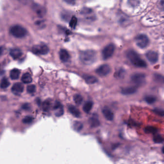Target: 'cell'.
<instances>
[{
  "instance_id": "42",
  "label": "cell",
  "mask_w": 164,
  "mask_h": 164,
  "mask_svg": "<svg viewBox=\"0 0 164 164\" xmlns=\"http://www.w3.org/2000/svg\"><path fill=\"white\" fill-rule=\"evenodd\" d=\"M162 152L164 154V147L162 148Z\"/></svg>"
},
{
  "instance_id": "14",
  "label": "cell",
  "mask_w": 164,
  "mask_h": 164,
  "mask_svg": "<svg viewBox=\"0 0 164 164\" xmlns=\"http://www.w3.org/2000/svg\"><path fill=\"white\" fill-rule=\"evenodd\" d=\"M24 86L23 84L21 83H16L13 84L12 90L13 92L14 93L19 94L21 93L24 91Z\"/></svg>"
},
{
  "instance_id": "32",
  "label": "cell",
  "mask_w": 164,
  "mask_h": 164,
  "mask_svg": "<svg viewBox=\"0 0 164 164\" xmlns=\"http://www.w3.org/2000/svg\"><path fill=\"white\" fill-rule=\"evenodd\" d=\"M153 112L159 116L164 117V110L161 108H156L153 110Z\"/></svg>"
},
{
  "instance_id": "5",
  "label": "cell",
  "mask_w": 164,
  "mask_h": 164,
  "mask_svg": "<svg viewBox=\"0 0 164 164\" xmlns=\"http://www.w3.org/2000/svg\"><path fill=\"white\" fill-rule=\"evenodd\" d=\"M136 45L139 48L145 49L147 47L149 43V39L147 36L144 34H140L135 38Z\"/></svg>"
},
{
  "instance_id": "11",
  "label": "cell",
  "mask_w": 164,
  "mask_h": 164,
  "mask_svg": "<svg viewBox=\"0 0 164 164\" xmlns=\"http://www.w3.org/2000/svg\"><path fill=\"white\" fill-rule=\"evenodd\" d=\"M103 114L104 117L109 121H112L113 120L114 115V113L110 109L108 108L105 107L102 110Z\"/></svg>"
},
{
  "instance_id": "33",
  "label": "cell",
  "mask_w": 164,
  "mask_h": 164,
  "mask_svg": "<svg viewBox=\"0 0 164 164\" xmlns=\"http://www.w3.org/2000/svg\"><path fill=\"white\" fill-rule=\"evenodd\" d=\"M36 11H37V13H38V14L40 16H43L45 14V13H46V10H45L44 8L40 7V6L37 7V8H36Z\"/></svg>"
},
{
  "instance_id": "20",
  "label": "cell",
  "mask_w": 164,
  "mask_h": 164,
  "mask_svg": "<svg viewBox=\"0 0 164 164\" xmlns=\"http://www.w3.org/2000/svg\"><path fill=\"white\" fill-rule=\"evenodd\" d=\"M89 123L92 127H97L100 125V121L97 118L92 117L89 119Z\"/></svg>"
},
{
  "instance_id": "39",
  "label": "cell",
  "mask_w": 164,
  "mask_h": 164,
  "mask_svg": "<svg viewBox=\"0 0 164 164\" xmlns=\"http://www.w3.org/2000/svg\"><path fill=\"white\" fill-rule=\"evenodd\" d=\"M64 1L66 3L70 4H73L75 3V0H64Z\"/></svg>"
},
{
  "instance_id": "16",
  "label": "cell",
  "mask_w": 164,
  "mask_h": 164,
  "mask_svg": "<svg viewBox=\"0 0 164 164\" xmlns=\"http://www.w3.org/2000/svg\"><path fill=\"white\" fill-rule=\"evenodd\" d=\"M68 109L71 113L76 118H80L81 117V112L75 107L73 105H70L68 107Z\"/></svg>"
},
{
  "instance_id": "28",
  "label": "cell",
  "mask_w": 164,
  "mask_h": 164,
  "mask_svg": "<svg viewBox=\"0 0 164 164\" xmlns=\"http://www.w3.org/2000/svg\"><path fill=\"white\" fill-rule=\"evenodd\" d=\"M145 132L146 133L154 134L157 132V129L153 126H147L145 128Z\"/></svg>"
},
{
  "instance_id": "12",
  "label": "cell",
  "mask_w": 164,
  "mask_h": 164,
  "mask_svg": "<svg viewBox=\"0 0 164 164\" xmlns=\"http://www.w3.org/2000/svg\"><path fill=\"white\" fill-rule=\"evenodd\" d=\"M54 110H55V115H56L57 117L62 116V115L63 114V107L62 104H60V103L57 101L55 103L54 106Z\"/></svg>"
},
{
  "instance_id": "4",
  "label": "cell",
  "mask_w": 164,
  "mask_h": 164,
  "mask_svg": "<svg viewBox=\"0 0 164 164\" xmlns=\"http://www.w3.org/2000/svg\"><path fill=\"white\" fill-rule=\"evenodd\" d=\"M131 81L135 86H143L145 83V75L142 73H136L131 76Z\"/></svg>"
},
{
  "instance_id": "1",
  "label": "cell",
  "mask_w": 164,
  "mask_h": 164,
  "mask_svg": "<svg viewBox=\"0 0 164 164\" xmlns=\"http://www.w3.org/2000/svg\"><path fill=\"white\" fill-rule=\"evenodd\" d=\"M79 59L83 65H90L97 60V52L91 49L83 51L80 52Z\"/></svg>"
},
{
  "instance_id": "19",
  "label": "cell",
  "mask_w": 164,
  "mask_h": 164,
  "mask_svg": "<svg viewBox=\"0 0 164 164\" xmlns=\"http://www.w3.org/2000/svg\"><path fill=\"white\" fill-rule=\"evenodd\" d=\"M20 71L17 69H14L10 73V78L12 80H17L19 77Z\"/></svg>"
},
{
  "instance_id": "35",
  "label": "cell",
  "mask_w": 164,
  "mask_h": 164,
  "mask_svg": "<svg viewBox=\"0 0 164 164\" xmlns=\"http://www.w3.org/2000/svg\"><path fill=\"white\" fill-rule=\"evenodd\" d=\"M158 5L161 10L164 11V0H160Z\"/></svg>"
},
{
  "instance_id": "23",
  "label": "cell",
  "mask_w": 164,
  "mask_h": 164,
  "mask_svg": "<svg viewBox=\"0 0 164 164\" xmlns=\"http://www.w3.org/2000/svg\"><path fill=\"white\" fill-rule=\"evenodd\" d=\"M145 101L148 104H152L154 103L156 100V98L154 95H148L146 96L145 98Z\"/></svg>"
},
{
  "instance_id": "6",
  "label": "cell",
  "mask_w": 164,
  "mask_h": 164,
  "mask_svg": "<svg viewBox=\"0 0 164 164\" xmlns=\"http://www.w3.org/2000/svg\"><path fill=\"white\" fill-rule=\"evenodd\" d=\"M115 47L113 44H109L103 49L102 56L104 60H108L112 57L115 51Z\"/></svg>"
},
{
  "instance_id": "40",
  "label": "cell",
  "mask_w": 164,
  "mask_h": 164,
  "mask_svg": "<svg viewBox=\"0 0 164 164\" xmlns=\"http://www.w3.org/2000/svg\"><path fill=\"white\" fill-rule=\"evenodd\" d=\"M3 49L2 47H0V57L1 56V55L3 54Z\"/></svg>"
},
{
  "instance_id": "24",
  "label": "cell",
  "mask_w": 164,
  "mask_h": 164,
  "mask_svg": "<svg viewBox=\"0 0 164 164\" xmlns=\"http://www.w3.org/2000/svg\"><path fill=\"white\" fill-rule=\"evenodd\" d=\"M73 100L76 104H77L78 105H80L83 102V97L79 94H75L73 96Z\"/></svg>"
},
{
  "instance_id": "3",
  "label": "cell",
  "mask_w": 164,
  "mask_h": 164,
  "mask_svg": "<svg viewBox=\"0 0 164 164\" xmlns=\"http://www.w3.org/2000/svg\"><path fill=\"white\" fill-rule=\"evenodd\" d=\"M10 32L12 35L16 38H22L27 34V30L20 25H14L10 28Z\"/></svg>"
},
{
  "instance_id": "25",
  "label": "cell",
  "mask_w": 164,
  "mask_h": 164,
  "mask_svg": "<svg viewBox=\"0 0 164 164\" xmlns=\"http://www.w3.org/2000/svg\"><path fill=\"white\" fill-rule=\"evenodd\" d=\"M9 85H10V82L9 81V80L6 78H3L1 80V82L0 84V87L2 89H6L9 87Z\"/></svg>"
},
{
  "instance_id": "9",
  "label": "cell",
  "mask_w": 164,
  "mask_h": 164,
  "mask_svg": "<svg viewBox=\"0 0 164 164\" xmlns=\"http://www.w3.org/2000/svg\"><path fill=\"white\" fill-rule=\"evenodd\" d=\"M146 57L151 63H156L159 60V54L154 51H149L146 54Z\"/></svg>"
},
{
  "instance_id": "22",
  "label": "cell",
  "mask_w": 164,
  "mask_h": 164,
  "mask_svg": "<svg viewBox=\"0 0 164 164\" xmlns=\"http://www.w3.org/2000/svg\"><path fill=\"white\" fill-rule=\"evenodd\" d=\"M93 103L91 101H87L83 106V110L86 113H89L92 108Z\"/></svg>"
},
{
  "instance_id": "10",
  "label": "cell",
  "mask_w": 164,
  "mask_h": 164,
  "mask_svg": "<svg viewBox=\"0 0 164 164\" xmlns=\"http://www.w3.org/2000/svg\"><path fill=\"white\" fill-rule=\"evenodd\" d=\"M137 88L136 86L124 87L121 90V94L124 95H130L134 94L137 92Z\"/></svg>"
},
{
  "instance_id": "37",
  "label": "cell",
  "mask_w": 164,
  "mask_h": 164,
  "mask_svg": "<svg viewBox=\"0 0 164 164\" xmlns=\"http://www.w3.org/2000/svg\"><path fill=\"white\" fill-rule=\"evenodd\" d=\"M91 11H92L90 9L86 8L83 9L82 11V13L83 14H88L91 13Z\"/></svg>"
},
{
  "instance_id": "15",
  "label": "cell",
  "mask_w": 164,
  "mask_h": 164,
  "mask_svg": "<svg viewBox=\"0 0 164 164\" xmlns=\"http://www.w3.org/2000/svg\"><path fill=\"white\" fill-rule=\"evenodd\" d=\"M10 54L14 60L19 59L22 55V52L20 49L17 48L13 49L10 51Z\"/></svg>"
},
{
  "instance_id": "31",
  "label": "cell",
  "mask_w": 164,
  "mask_h": 164,
  "mask_svg": "<svg viewBox=\"0 0 164 164\" xmlns=\"http://www.w3.org/2000/svg\"><path fill=\"white\" fill-rule=\"evenodd\" d=\"M77 19L75 16H73L71 19L70 22V26L72 28H74L77 25Z\"/></svg>"
},
{
  "instance_id": "26",
  "label": "cell",
  "mask_w": 164,
  "mask_h": 164,
  "mask_svg": "<svg viewBox=\"0 0 164 164\" xmlns=\"http://www.w3.org/2000/svg\"><path fill=\"white\" fill-rule=\"evenodd\" d=\"M73 127L75 130H76L77 132H79L83 129V125L81 122L78 121H76L73 123Z\"/></svg>"
},
{
  "instance_id": "34",
  "label": "cell",
  "mask_w": 164,
  "mask_h": 164,
  "mask_svg": "<svg viewBox=\"0 0 164 164\" xmlns=\"http://www.w3.org/2000/svg\"><path fill=\"white\" fill-rule=\"evenodd\" d=\"M33 121V118L31 116H27L23 119V122L24 124H29L32 122Z\"/></svg>"
},
{
  "instance_id": "2",
  "label": "cell",
  "mask_w": 164,
  "mask_h": 164,
  "mask_svg": "<svg viewBox=\"0 0 164 164\" xmlns=\"http://www.w3.org/2000/svg\"><path fill=\"white\" fill-rule=\"evenodd\" d=\"M126 56L128 59L134 66L139 68L146 67L147 64L134 51L130 49L128 51Z\"/></svg>"
},
{
  "instance_id": "17",
  "label": "cell",
  "mask_w": 164,
  "mask_h": 164,
  "mask_svg": "<svg viewBox=\"0 0 164 164\" xmlns=\"http://www.w3.org/2000/svg\"><path fill=\"white\" fill-rule=\"evenodd\" d=\"M86 82L89 84H94L98 82V79L97 77L93 75H86L83 76Z\"/></svg>"
},
{
  "instance_id": "13",
  "label": "cell",
  "mask_w": 164,
  "mask_h": 164,
  "mask_svg": "<svg viewBox=\"0 0 164 164\" xmlns=\"http://www.w3.org/2000/svg\"><path fill=\"white\" fill-rule=\"evenodd\" d=\"M59 57L60 60L63 62H68L70 59V56L67 51L66 49H60L59 52Z\"/></svg>"
},
{
  "instance_id": "29",
  "label": "cell",
  "mask_w": 164,
  "mask_h": 164,
  "mask_svg": "<svg viewBox=\"0 0 164 164\" xmlns=\"http://www.w3.org/2000/svg\"><path fill=\"white\" fill-rule=\"evenodd\" d=\"M153 140L156 143H163V141H164V139L159 135H156L154 137Z\"/></svg>"
},
{
  "instance_id": "27",
  "label": "cell",
  "mask_w": 164,
  "mask_h": 164,
  "mask_svg": "<svg viewBox=\"0 0 164 164\" xmlns=\"http://www.w3.org/2000/svg\"><path fill=\"white\" fill-rule=\"evenodd\" d=\"M51 101L49 100H45L42 104V109L44 111H48L51 107Z\"/></svg>"
},
{
  "instance_id": "41",
  "label": "cell",
  "mask_w": 164,
  "mask_h": 164,
  "mask_svg": "<svg viewBox=\"0 0 164 164\" xmlns=\"http://www.w3.org/2000/svg\"><path fill=\"white\" fill-rule=\"evenodd\" d=\"M37 103L38 105H40V100L39 99H37Z\"/></svg>"
},
{
  "instance_id": "21",
  "label": "cell",
  "mask_w": 164,
  "mask_h": 164,
  "mask_svg": "<svg viewBox=\"0 0 164 164\" xmlns=\"http://www.w3.org/2000/svg\"><path fill=\"white\" fill-rule=\"evenodd\" d=\"M154 79L156 83L164 84V76L159 73H155L154 75Z\"/></svg>"
},
{
  "instance_id": "38",
  "label": "cell",
  "mask_w": 164,
  "mask_h": 164,
  "mask_svg": "<svg viewBox=\"0 0 164 164\" xmlns=\"http://www.w3.org/2000/svg\"><path fill=\"white\" fill-rule=\"evenodd\" d=\"M30 104H27V103H26V104H25L22 106L23 109L25 110H29L30 109Z\"/></svg>"
},
{
  "instance_id": "30",
  "label": "cell",
  "mask_w": 164,
  "mask_h": 164,
  "mask_svg": "<svg viewBox=\"0 0 164 164\" xmlns=\"http://www.w3.org/2000/svg\"><path fill=\"white\" fill-rule=\"evenodd\" d=\"M27 90L28 93L33 94L35 92L36 90V87L34 84H30L27 86Z\"/></svg>"
},
{
  "instance_id": "7",
  "label": "cell",
  "mask_w": 164,
  "mask_h": 164,
  "mask_svg": "<svg viewBox=\"0 0 164 164\" xmlns=\"http://www.w3.org/2000/svg\"><path fill=\"white\" fill-rule=\"evenodd\" d=\"M49 51L48 47L45 44L34 47L32 49V52L37 55H46Z\"/></svg>"
},
{
  "instance_id": "18",
  "label": "cell",
  "mask_w": 164,
  "mask_h": 164,
  "mask_svg": "<svg viewBox=\"0 0 164 164\" xmlns=\"http://www.w3.org/2000/svg\"><path fill=\"white\" fill-rule=\"evenodd\" d=\"M23 83L25 84H30L32 81V78L30 73H25L21 78Z\"/></svg>"
},
{
  "instance_id": "36",
  "label": "cell",
  "mask_w": 164,
  "mask_h": 164,
  "mask_svg": "<svg viewBox=\"0 0 164 164\" xmlns=\"http://www.w3.org/2000/svg\"><path fill=\"white\" fill-rule=\"evenodd\" d=\"M129 4L132 6L137 5L138 4V0H129Z\"/></svg>"
},
{
  "instance_id": "8",
  "label": "cell",
  "mask_w": 164,
  "mask_h": 164,
  "mask_svg": "<svg viewBox=\"0 0 164 164\" xmlns=\"http://www.w3.org/2000/svg\"><path fill=\"white\" fill-rule=\"evenodd\" d=\"M111 72V68L108 65H103L97 68L95 72L98 75L100 76H105L108 75Z\"/></svg>"
}]
</instances>
